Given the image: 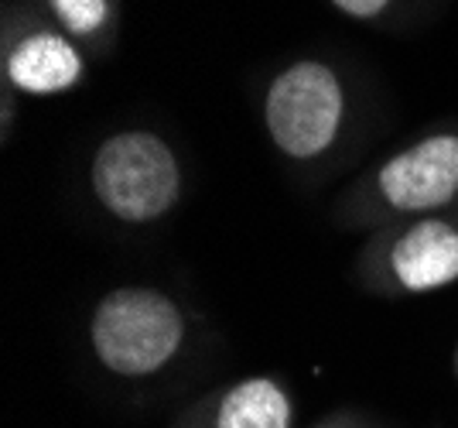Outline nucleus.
<instances>
[{
	"mask_svg": "<svg viewBox=\"0 0 458 428\" xmlns=\"http://www.w3.org/2000/svg\"><path fill=\"white\" fill-rule=\"evenodd\" d=\"M99 360L116 373H151L182 343V315L157 292H114L93 322Z\"/></svg>",
	"mask_w": 458,
	"mask_h": 428,
	"instance_id": "1",
	"label": "nucleus"
},
{
	"mask_svg": "<svg viewBox=\"0 0 458 428\" xmlns=\"http://www.w3.org/2000/svg\"><path fill=\"white\" fill-rule=\"evenodd\" d=\"M93 185L110 213L123 219H154L174 202L178 168L157 137L120 134L96 155Z\"/></svg>",
	"mask_w": 458,
	"mask_h": 428,
	"instance_id": "2",
	"label": "nucleus"
},
{
	"mask_svg": "<svg viewBox=\"0 0 458 428\" xmlns=\"http://www.w3.org/2000/svg\"><path fill=\"white\" fill-rule=\"evenodd\" d=\"M339 114H343V90L335 76L315 62L287 69L267 97L270 134L294 158H311L328 148L339 127Z\"/></svg>",
	"mask_w": 458,
	"mask_h": 428,
	"instance_id": "3",
	"label": "nucleus"
},
{
	"mask_svg": "<svg viewBox=\"0 0 458 428\" xmlns=\"http://www.w3.org/2000/svg\"><path fill=\"white\" fill-rule=\"evenodd\" d=\"M380 189L397 210H431L448 202L458 193V137H431L386 161Z\"/></svg>",
	"mask_w": 458,
	"mask_h": 428,
	"instance_id": "4",
	"label": "nucleus"
},
{
	"mask_svg": "<svg viewBox=\"0 0 458 428\" xmlns=\"http://www.w3.org/2000/svg\"><path fill=\"white\" fill-rule=\"evenodd\" d=\"M394 271L411 292H428L458 278V234L438 219L418 223L394 247Z\"/></svg>",
	"mask_w": 458,
	"mask_h": 428,
	"instance_id": "5",
	"label": "nucleus"
},
{
	"mask_svg": "<svg viewBox=\"0 0 458 428\" xmlns=\"http://www.w3.org/2000/svg\"><path fill=\"white\" fill-rule=\"evenodd\" d=\"M11 79L28 93H55L79 79V56L69 41L35 35L21 41L11 56Z\"/></svg>",
	"mask_w": 458,
	"mask_h": 428,
	"instance_id": "6",
	"label": "nucleus"
},
{
	"mask_svg": "<svg viewBox=\"0 0 458 428\" xmlns=\"http://www.w3.org/2000/svg\"><path fill=\"white\" fill-rule=\"evenodd\" d=\"M219 428H287V401L270 381H247L229 390Z\"/></svg>",
	"mask_w": 458,
	"mask_h": 428,
	"instance_id": "7",
	"label": "nucleus"
},
{
	"mask_svg": "<svg viewBox=\"0 0 458 428\" xmlns=\"http://www.w3.org/2000/svg\"><path fill=\"white\" fill-rule=\"evenodd\" d=\"M52 4H55L58 18L79 35L99 28L103 18H106V0H52Z\"/></svg>",
	"mask_w": 458,
	"mask_h": 428,
	"instance_id": "8",
	"label": "nucleus"
},
{
	"mask_svg": "<svg viewBox=\"0 0 458 428\" xmlns=\"http://www.w3.org/2000/svg\"><path fill=\"white\" fill-rule=\"evenodd\" d=\"M339 7H343L345 14H352V18H373V14H380L383 7H386V0H335Z\"/></svg>",
	"mask_w": 458,
	"mask_h": 428,
	"instance_id": "9",
	"label": "nucleus"
}]
</instances>
